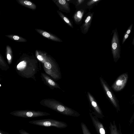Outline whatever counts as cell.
Returning <instances> with one entry per match:
<instances>
[{
    "instance_id": "cell-1",
    "label": "cell",
    "mask_w": 134,
    "mask_h": 134,
    "mask_svg": "<svg viewBox=\"0 0 134 134\" xmlns=\"http://www.w3.org/2000/svg\"><path fill=\"white\" fill-rule=\"evenodd\" d=\"M101 85L108 99L118 112L120 111L119 100L106 81L102 77H99Z\"/></svg>"
},
{
    "instance_id": "cell-2",
    "label": "cell",
    "mask_w": 134,
    "mask_h": 134,
    "mask_svg": "<svg viewBox=\"0 0 134 134\" xmlns=\"http://www.w3.org/2000/svg\"><path fill=\"white\" fill-rule=\"evenodd\" d=\"M30 124L40 126L50 127H54L59 129L66 127L68 125L65 122L52 119H45L29 121Z\"/></svg>"
},
{
    "instance_id": "cell-3",
    "label": "cell",
    "mask_w": 134,
    "mask_h": 134,
    "mask_svg": "<svg viewBox=\"0 0 134 134\" xmlns=\"http://www.w3.org/2000/svg\"><path fill=\"white\" fill-rule=\"evenodd\" d=\"M111 41V50L114 61L116 62L120 58V41L116 29L113 31Z\"/></svg>"
},
{
    "instance_id": "cell-4",
    "label": "cell",
    "mask_w": 134,
    "mask_h": 134,
    "mask_svg": "<svg viewBox=\"0 0 134 134\" xmlns=\"http://www.w3.org/2000/svg\"><path fill=\"white\" fill-rule=\"evenodd\" d=\"M10 114L16 117L25 118H36L50 115L47 113L32 111H15L11 113Z\"/></svg>"
},
{
    "instance_id": "cell-5",
    "label": "cell",
    "mask_w": 134,
    "mask_h": 134,
    "mask_svg": "<svg viewBox=\"0 0 134 134\" xmlns=\"http://www.w3.org/2000/svg\"><path fill=\"white\" fill-rule=\"evenodd\" d=\"M128 78L127 73H124L120 75L112 85L111 88L116 92L120 91L125 86Z\"/></svg>"
},
{
    "instance_id": "cell-6",
    "label": "cell",
    "mask_w": 134,
    "mask_h": 134,
    "mask_svg": "<svg viewBox=\"0 0 134 134\" xmlns=\"http://www.w3.org/2000/svg\"><path fill=\"white\" fill-rule=\"evenodd\" d=\"M87 96L89 103L94 111H92L93 113L98 118L100 119L103 118L104 116L94 97L88 92H87Z\"/></svg>"
},
{
    "instance_id": "cell-7",
    "label": "cell",
    "mask_w": 134,
    "mask_h": 134,
    "mask_svg": "<svg viewBox=\"0 0 134 134\" xmlns=\"http://www.w3.org/2000/svg\"><path fill=\"white\" fill-rule=\"evenodd\" d=\"M90 116L93 124L98 134H106L105 130L103 124L99 120L98 117L90 110Z\"/></svg>"
},
{
    "instance_id": "cell-8",
    "label": "cell",
    "mask_w": 134,
    "mask_h": 134,
    "mask_svg": "<svg viewBox=\"0 0 134 134\" xmlns=\"http://www.w3.org/2000/svg\"><path fill=\"white\" fill-rule=\"evenodd\" d=\"M93 14V12H89L85 15L83 23L80 27V31L83 34H86L88 32L91 25Z\"/></svg>"
},
{
    "instance_id": "cell-9",
    "label": "cell",
    "mask_w": 134,
    "mask_h": 134,
    "mask_svg": "<svg viewBox=\"0 0 134 134\" xmlns=\"http://www.w3.org/2000/svg\"><path fill=\"white\" fill-rule=\"evenodd\" d=\"M54 2L58 7L60 10L66 13L70 12L69 3L66 0H55Z\"/></svg>"
},
{
    "instance_id": "cell-10",
    "label": "cell",
    "mask_w": 134,
    "mask_h": 134,
    "mask_svg": "<svg viewBox=\"0 0 134 134\" xmlns=\"http://www.w3.org/2000/svg\"><path fill=\"white\" fill-rule=\"evenodd\" d=\"M86 12V9H76L72 17L76 24L79 25L81 23L84 15Z\"/></svg>"
},
{
    "instance_id": "cell-11",
    "label": "cell",
    "mask_w": 134,
    "mask_h": 134,
    "mask_svg": "<svg viewBox=\"0 0 134 134\" xmlns=\"http://www.w3.org/2000/svg\"><path fill=\"white\" fill-rule=\"evenodd\" d=\"M109 128L110 134H122L120 124H119L118 127L115 120L113 122H110Z\"/></svg>"
},
{
    "instance_id": "cell-12",
    "label": "cell",
    "mask_w": 134,
    "mask_h": 134,
    "mask_svg": "<svg viewBox=\"0 0 134 134\" xmlns=\"http://www.w3.org/2000/svg\"><path fill=\"white\" fill-rule=\"evenodd\" d=\"M101 0H86L80 9H91L99 3Z\"/></svg>"
},
{
    "instance_id": "cell-13",
    "label": "cell",
    "mask_w": 134,
    "mask_h": 134,
    "mask_svg": "<svg viewBox=\"0 0 134 134\" xmlns=\"http://www.w3.org/2000/svg\"><path fill=\"white\" fill-rule=\"evenodd\" d=\"M57 12L62 19L66 24L71 28H74L72 23L70 19L60 11L58 10L57 11Z\"/></svg>"
},
{
    "instance_id": "cell-14",
    "label": "cell",
    "mask_w": 134,
    "mask_h": 134,
    "mask_svg": "<svg viewBox=\"0 0 134 134\" xmlns=\"http://www.w3.org/2000/svg\"><path fill=\"white\" fill-rule=\"evenodd\" d=\"M42 34L43 36L45 37L48 38L53 41L59 42H61L63 41L62 40L58 37L49 34L46 32H42Z\"/></svg>"
},
{
    "instance_id": "cell-15",
    "label": "cell",
    "mask_w": 134,
    "mask_h": 134,
    "mask_svg": "<svg viewBox=\"0 0 134 134\" xmlns=\"http://www.w3.org/2000/svg\"><path fill=\"white\" fill-rule=\"evenodd\" d=\"M86 0H71V3L74 4L76 9H80Z\"/></svg>"
},
{
    "instance_id": "cell-16",
    "label": "cell",
    "mask_w": 134,
    "mask_h": 134,
    "mask_svg": "<svg viewBox=\"0 0 134 134\" xmlns=\"http://www.w3.org/2000/svg\"><path fill=\"white\" fill-rule=\"evenodd\" d=\"M21 4L32 9L36 8L35 5L30 1H20V2Z\"/></svg>"
},
{
    "instance_id": "cell-17",
    "label": "cell",
    "mask_w": 134,
    "mask_h": 134,
    "mask_svg": "<svg viewBox=\"0 0 134 134\" xmlns=\"http://www.w3.org/2000/svg\"><path fill=\"white\" fill-rule=\"evenodd\" d=\"M81 126L83 134H91L85 123L83 122H81Z\"/></svg>"
},
{
    "instance_id": "cell-18",
    "label": "cell",
    "mask_w": 134,
    "mask_h": 134,
    "mask_svg": "<svg viewBox=\"0 0 134 134\" xmlns=\"http://www.w3.org/2000/svg\"><path fill=\"white\" fill-rule=\"evenodd\" d=\"M26 63L24 61L20 62L17 65V68L18 70H21L24 69L26 66Z\"/></svg>"
},
{
    "instance_id": "cell-19",
    "label": "cell",
    "mask_w": 134,
    "mask_h": 134,
    "mask_svg": "<svg viewBox=\"0 0 134 134\" xmlns=\"http://www.w3.org/2000/svg\"><path fill=\"white\" fill-rule=\"evenodd\" d=\"M19 132L20 134H30L23 129L19 130Z\"/></svg>"
},
{
    "instance_id": "cell-20",
    "label": "cell",
    "mask_w": 134,
    "mask_h": 134,
    "mask_svg": "<svg viewBox=\"0 0 134 134\" xmlns=\"http://www.w3.org/2000/svg\"><path fill=\"white\" fill-rule=\"evenodd\" d=\"M46 68L48 69H50L51 68V64L48 62H46L44 64Z\"/></svg>"
},
{
    "instance_id": "cell-21",
    "label": "cell",
    "mask_w": 134,
    "mask_h": 134,
    "mask_svg": "<svg viewBox=\"0 0 134 134\" xmlns=\"http://www.w3.org/2000/svg\"><path fill=\"white\" fill-rule=\"evenodd\" d=\"M133 103H134V99L133 100V103H132V104H133ZM134 119V112L133 113V114L132 116L131 117V118L130 119V120L129 121L130 124H131V123L133 121V120Z\"/></svg>"
},
{
    "instance_id": "cell-22",
    "label": "cell",
    "mask_w": 134,
    "mask_h": 134,
    "mask_svg": "<svg viewBox=\"0 0 134 134\" xmlns=\"http://www.w3.org/2000/svg\"><path fill=\"white\" fill-rule=\"evenodd\" d=\"M48 82L52 86H54L55 85V82L52 80L51 79H49L48 81Z\"/></svg>"
},
{
    "instance_id": "cell-23",
    "label": "cell",
    "mask_w": 134,
    "mask_h": 134,
    "mask_svg": "<svg viewBox=\"0 0 134 134\" xmlns=\"http://www.w3.org/2000/svg\"><path fill=\"white\" fill-rule=\"evenodd\" d=\"M129 35L126 34L124 35L122 43V44L124 42L126 39L128 37Z\"/></svg>"
},
{
    "instance_id": "cell-24",
    "label": "cell",
    "mask_w": 134,
    "mask_h": 134,
    "mask_svg": "<svg viewBox=\"0 0 134 134\" xmlns=\"http://www.w3.org/2000/svg\"><path fill=\"white\" fill-rule=\"evenodd\" d=\"M132 24L130 25V26L128 28V30H127L126 31V34L129 35L130 34L131 31L132 29Z\"/></svg>"
},
{
    "instance_id": "cell-25",
    "label": "cell",
    "mask_w": 134,
    "mask_h": 134,
    "mask_svg": "<svg viewBox=\"0 0 134 134\" xmlns=\"http://www.w3.org/2000/svg\"><path fill=\"white\" fill-rule=\"evenodd\" d=\"M13 38L15 40H18L19 39L20 37L18 36L14 35L13 36Z\"/></svg>"
},
{
    "instance_id": "cell-26",
    "label": "cell",
    "mask_w": 134,
    "mask_h": 134,
    "mask_svg": "<svg viewBox=\"0 0 134 134\" xmlns=\"http://www.w3.org/2000/svg\"><path fill=\"white\" fill-rule=\"evenodd\" d=\"M0 134H9L7 132L0 130Z\"/></svg>"
},
{
    "instance_id": "cell-27",
    "label": "cell",
    "mask_w": 134,
    "mask_h": 134,
    "mask_svg": "<svg viewBox=\"0 0 134 134\" xmlns=\"http://www.w3.org/2000/svg\"><path fill=\"white\" fill-rule=\"evenodd\" d=\"M37 58L38 59L42 61L43 60V59L41 56L40 55H38Z\"/></svg>"
},
{
    "instance_id": "cell-28",
    "label": "cell",
    "mask_w": 134,
    "mask_h": 134,
    "mask_svg": "<svg viewBox=\"0 0 134 134\" xmlns=\"http://www.w3.org/2000/svg\"><path fill=\"white\" fill-rule=\"evenodd\" d=\"M7 58L8 60H10L11 59V56L10 54H8L7 55Z\"/></svg>"
},
{
    "instance_id": "cell-29",
    "label": "cell",
    "mask_w": 134,
    "mask_h": 134,
    "mask_svg": "<svg viewBox=\"0 0 134 134\" xmlns=\"http://www.w3.org/2000/svg\"><path fill=\"white\" fill-rule=\"evenodd\" d=\"M133 44L134 45V39L133 40Z\"/></svg>"
},
{
    "instance_id": "cell-30",
    "label": "cell",
    "mask_w": 134,
    "mask_h": 134,
    "mask_svg": "<svg viewBox=\"0 0 134 134\" xmlns=\"http://www.w3.org/2000/svg\"><path fill=\"white\" fill-rule=\"evenodd\" d=\"M132 134H134V132H133V133Z\"/></svg>"
},
{
    "instance_id": "cell-31",
    "label": "cell",
    "mask_w": 134,
    "mask_h": 134,
    "mask_svg": "<svg viewBox=\"0 0 134 134\" xmlns=\"http://www.w3.org/2000/svg\"><path fill=\"white\" fill-rule=\"evenodd\" d=\"M0 86H1V85H0Z\"/></svg>"
},
{
    "instance_id": "cell-32",
    "label": "cell",
    "mask_w": 134,
    "mask_h": 134,
    "mask_svg": "<svg viewBox=\"0 0 134 134\" xmlns=\"http://www.w3.org/2000/svg\"></svg>"
}]
</instances>
